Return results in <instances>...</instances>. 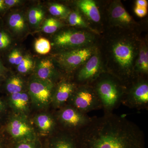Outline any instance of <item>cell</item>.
I'll list each match as a JSON object with an SVG mask.
<instances>
[{"label": "cell", "instance_id": "6da1fadb", "mask_svg": "<svg viewBox=\"0 0 148 148\" xmlns=\"http://www.w3.org/2000/svg\"><path fill=\"white\" fill-rule=\"evenodd\" d=\"M76 135L79 148H145L140 127L113 113L93 117Z\"/></svg>", "mask_w": 148, "mask_h": 148}, {"label": "cell", "instance_id": "7a4b0ae2", "mask_svg": "<svg viewBox=\"0 0 148 148\" xmlns=\"http://www.w3.org/2000/svg\"><path fill=\"white\" fill-rule=\"evenodd\" d=\"M92 87L101 102L104 113H113L121 104L125 90L117 81L111 77H101Z\"/></svg>", "mask_w": 148, "mask_h": 148}, {"label": "cell", "instance_id": "3957f363", "mask_svg": "<svg viewBox=\"0 0 148 148\" xmlns=\"http://www.w3.org/2000/svg\"><path fill=\"white\" fill-rule=\"evenodd\" d=\"M0 128L12 145L22 141L38 139L27 116L14 114L5 119Z\"/></svg>", "mask_w": 148, "mask_h": 148}, {"label": "cell", "instance_id": "277c9868", "mask_svg": "<svg viewBox=\"0 0 148 148\" xmlns=\"http://www.w3.org/2000/svg\"><path fill=\"white\" fill-rule=\"evenodd\" d=\"M114 59L119 64V71L116 75L121 82H129L134 78L132 64L135 56L134 48L132 44L125 41H119L112 47Z\"/></svg>", "mask_w": 148, "mask_h": 148}, {"label": "cell", "instance_id": "5b68a950", "mask_svg": "<svg viewBox=\"0 0 148 148\" xmlns=\"http://www.w3.org/2000/svg\"><path fill=\"white\" fill-rule=\"evenodd\" d=\"M55 117L61 129L75 133L87 125L92 118L68 104L58 109Z\"/></svg>", "mask_w": 148, "mask_h": 148}, {"label": "cell", "instance_id": "8992f818", "mask_svg": "<svg viewBox=\"0 0 148 148\" xmlns=\"http://www.w3.org/2000/svg\"><path fill=\"white\" fill-rule=\"evenodd\" d=\"M67 104L85 114L102 109L101 102L92 87L82 85L76 87Z\"/></svg>", "mask_w": 148, "mask_h": 148}, {"label": "cell", "instance_id": "52a82bcc", "mask_svg": "<svg viewBox=\"0 0 148 148\" xmlns=\"http://www.w3.org/2000/svg\"><path fill=\"white\" fill-rule=\"evenodd\" d=\"M54 88L52 81L41 79L34 77L29 82L28 92L33 106L39 109L48 107L51 104Z\"/></svg>", "mask_w": 148, "mask_h": 148}, {"label": "cell", "instance_id": "ba28073f", "mask_svg": "<svg viewBox=\"0 0 148 148\" xmlns=\"http://www.w3.org/2000/svg\"><path fill=\"white\" fill-rule=\"evenodd\" d=\"M121 104L130 108L147 110L148 84L147 81L139 80L125 90Z\"/></svg>", "mask_w": 148, "mask_h": 148}, {"label": "cell", "instance_id": "9c48e42d", "mask_svg": "<svg viewBox=\"0 0 148 148\" xmlns=\"http://www.w3.org/2000/svg\"><path fill=\"white\" fill-rule=\"evenodd\" d=\"M92 40V36L88 32L68 30L56 36L54 42L59 47H79L87 45Z\"/></svg>", "mask_w": 148, "mask_h": 148}, {"label": "cell", "instance_id": "30bf717a", "mask_svg": "<svg viewBox=\"0 0 148 148\" xmlns=\"http://www.w3.org/2000/svg\"><path fill=\"white\" fill-rule=\"evenodd\" d=\"M92 53V49L89 48L74 49L62 53L58 58V62L66 71H71L88 60Z\"/></svg>", "mask_w": 148, "mask_h": 148}, {"label": "cell", "instance_id": "8fae6325", "mask_svg": "<svg viewBox=\"0 0 148 148\" xmlns=\"http://www.w3.org/2000/svg\"><path fill=\"white\" fill-rule=\"evenodd\" d=\"M49 140L47 148H79L76 133L58 130Z\"/></svg>", "mask_w": 148, "mask_h": 148}, {"label": "cell", "instance_id": "7c38bea8", "mask_svg": "<svg viewBox=\"0 0 148 148\" xmlns=\"http://www.w3.org/2000/svg\"><path fill=\"white\" fill-rule=\"evenodd\" d=\"M101 73V61L97 56H93L88 59L83 67L77 75L79 82L86 85L89 82L95 80Z\"/></svg>", "mask_w": 148, "mask_h": 148}, {"label": "cell", "instance_id": "4fadbf2b", "mask_svg": "<svg viewBox=\"0 0 148 148\" xmlns=\"http://www.w3.org/2000/svg\"><path fill=\"white\" fill-rule=\"evenodd\" d=\"M77 86L73 83L64 80L54 88L51 104L55 109H59L67 105Z\"/></svg>", "mask_w": 148, "mask_h": 148}, {"label": "cell", "instance_id": "5bb4252c", "mask_svg": "<svg viewBox=\"0 0 148 148\" xmlns=\"http://www.w3.org/2000/svg\"><path fill=\"white\" fill-rule=\"evenodd\" d=\"M5 101L14 114L27 116L29 113L31 102L29 93L22 91L11 94Z\"/></svg>", "mask_w": 148, "mask_h": 148}, {"label": "cell", "instance_id": "9a60e30c", "mask_svg": "<svg viewBox=\"0 0 148 148\" xmlns=\"http://www.w3.org/2000/svg\"><path fill=\"white\" fill-rule=\"evenodd\" d=\"M34 122L40 132L43 134L53 133L58 125L56 117L45 113L36 115L34 118Z\"/></svg>", "mask_w": 148, "mask_h": 148}, {"label": "cell", "instance_id": "2e32d148", "mask_svg": "<svg viewBox=\"0 0 148 148\" xmlns=\"http://www.w3.org/2000/svg\"><path fill=\"white\" fill-rule=\"evenodd\" d=\"M77 5L90 20L95 22L100 21L101 15L95 1L92 0H81L77 2Z\"/></svg>", "mask_w": 148, "mask_h": 148}, {"label": "cell", "instance_id": "e0dca14e", "mask_svg": "<svg viewBox=\"0 0 148 148\" xmlns=\"http://www.w3.org/2000/svg\"><path fill=\"white\" fill-rule=\"evenodd\" d=\"M54 74V66L52 62L49 59H44L37 67L36 77L40 79L51 81Z\"/></svg>", "mask_w": 148, "mask_h": 148}, {"label": "cell", "instance_id": "ac0fdd59", "mask_svg": "<svg viewBox=\"0 0 148 148\" xmlns=\"http://www.w3.org/2000/svg\"><path fill=\"white\" fill-rule=\"evenodd\" d=\"M111 17L119 24H127L132 21V17L120 4H116L112 6Z\"/></svg>", "mask_w": 148, "mask_h": 148}, {"label": "cell", "instance_id": "d6986e66", "mask_svg": "<svg viewBox=\"0 0 148 148\" xmlns=\"http://www.w3.org/2000/svg\"><path fill=\"white\" fill-rule=\"evenodd\" d=\"M4 88L9 95L22 92L24 88V82L19 77L13 76L6 80Z\"/></svg>", "mask_w": 148, "mask_h": 148}, {"label": "cell", "instance_id": "ffe728a7", "mask_svg": "<svg viewBox=\"0 0 148 148\" xmlns=\"http://www.w3.org/2000/svg\"><path fill=\"white\" fill-rule=\"evenodd\" d=\"M8 24L11 29L16 32H22L25 28L24 18L19 13L13 14L10 16Z\"/></svg>", "mask_w": 148, "mask_h": 148}, {"label": "cell", "instance_id": "44dd1931", "mask_svg": "<svg viewBox=\"0 0 148 148\" xmlns=\"http://www.w3.org/2000/svg\"><path fill=\"white\" fill-rule=\"evenodd\" d=\"M137 71L139 73L147 74L148 72V53L146 48L143 47L140 50L136 65Z\"/></svg>", "mask_w": 148, "mask_h": 148}, {"label": "cell", "instance_id": "7402d4cb", "mask_svg": "<svg viewBox=\"0 0 148 148\" xmlns=\"http://www.w3.org/2000/svg\"><path fill=\"white\" fill-rule=\"evenodd\" d=\"M34 47L37 53L42 55L47 54L51 49L49 41L44 38H40L36 40Z\"/></svg>", "mask_w": 148, "mask_h": 148}, {"label": "cell", "instance_id": "603a6c76", "mask_svg": "<svg viewBox=\"0 0 148 148\" xmlns=\"http://www.w3.org/2000/svg\"><path fill=\"white\" fill-rule=\"evenodd\" d=\"M44 15V12L41 9L38 8H32L29 12V22L34 26H38L42 21Z\"/></svg>", "mask_w": 148, "mask_h": 148}, {"label": "cell", "instance_id": "cb8c5ba5", "mask_svg": "<svg viewBox=\"0 0 148 148\" xmlns=\"http://www.w3.org/2000/svg\"><path fill=\"white\" fill-rule=\"evenodd\" d=\"M61 26L60 21L53 18L46 19L42 27L43 32L46 34H52L54 33Z\"/></svg>", "mask_w": 148, "mask_h": 148}, {"label": "cell", "instance_id": "d4e9b609", "mask_svg": "<svg viewBox=\"0 0 148 148\" xmlns=\"http://www.w3.org/2000/svg\"><path fill=\"white\" fill-rule=\"evenodd\" d=\"M51 14L54 16L66 17L70 13L69 9L63 5L55 3L51 5L49 8Z\"/></svg>", "mask_w": 148, "mask_h": 148}, {"label": "cell", "instance_id": "484cf974", "mask_svg": "<svg viewBox=\"0 0 148 148\" xmlns=\"http://www.w3.org/2000/svg\"><path fill=\"white\" fill-rule=\"evenodd\" d=\"M69 21L70 25L75 27H86L87 24L79 12H73L70 14Z\"/></svg>", "mask_w": 148, "mask_h": 148}, {"label": "cell", "instance_id": "4316f807", "mask_svg": "<svg viewBox=\"0 0 148 148\" xmlns=\"http://www.w3.org/2000/svg\"><path fill=\"white\" fill-rule=\"evenodd\" d=\"M33 66V62L32 58L28 56H25L21 63L17 66V70L21 73H26L32 69Z\"/></svg>", "mask_w": 148, "mask_h": 148}, {"label": "cell", "instance_id": "83f0119b", "mask_svg": "<svg viewBox=\"0 0 148 148\" xmlns=\"http://www.w3.org/2000/svg\"><path fill=\"white\" fill-rule=\"evenodd\" d=\"M42 145L37 139L34 140L24 141L14 144L12 148H42Z\"/></svg>", "mask_w": 148, "mask_h": 148}, {"label": "cell", "instance_id": "f1b7e54d", "mask_svg": "<svg viewBox=\"0 0 148 148\" xmlns=\"http://www.w3.org/2000/svg\"><path fill=\"white\" fill-rule=\"evenodd\" d=\"M24 56L20 51L17 49H14L10 53L8 59L10 63L12 65L18 66L23 59Z\"/></svg>", "mask_w": 148, "mask_h": 148}, {"label": "cell", "instance_id": "f546056e", "mask_svg": "<svg viewBox=\"0 0 148 148\" xmlns=\"http://www.w3.org/2000/svg\"><path fill=\"white\" fill-rule=\"evenodd\" d=\"M11 43L9 36L3 30H0V50H3L8 47Z\"/></svg>", "mask_w": 148, "mask_h": 148}, {"label": "cell", "instance_id": "4dcf8cb0", "mask_svg": "<svg viewBox=\"0 0 148 148\" xmlns=\"http://www.w3.org/2000/svg\"><path fill=\"white\" fill-rule=\"evenodd\" d=\"M8 108L5 101L0 97V124L2 123L3 124L5 121Z\"/></svg>", "mask_w": 148, "mask_h": 148}, {"label": "cell", "instance_id": "1f68e13d", "mask_svg": "<svg viewBox=\"0 0 148 148\" xmlns=\"http://www.w3.org/2000/svg\"><path fill=\"white\" fill-rule=\"evenodd\" d=\"M12 145L0 128V148H12Z\"/></svg>", "mask_w": 148, "mask_h": 148}, {"label": "cell", "instance_id": "d6a6232c", "mask_svg": "<svg viewBox=\"0 0 148 148\" xmlns=\"http://www.w3.org/2000/svg\"><path fill=\"white\" fill-rule=\"evenodd\" d=\"M135 12L139 17H143L146 16V14H147V8L136 7L135 9Z\"/></svg>", "mask_w": 148, "mask_h": 148}, {"label": "cell", "instance_id": "836d02e7", "mask_svg": "<svg viewBox=\"0 0 148 148\" xmlns=\"http://www.w3.org/2000/svg\"><path fill=\"white\" fill-rule=\"evenodd\" d=\"M5 4L6 7H11L13 6L18 4L20 3V1L18 0H4Z\"/></svg>", "mask_w": 148, "mask_h": 148}, {"label": "cell", "instance_id": "e575fe53", "mask_svg": "<svg viewBox=\"0 0 148 148\" xmlns=\"http://www.w3.org/2000/svg\"><path fill=\"white\" fill-rule=\"evenodd\" d=\"M136 4L137 7L147 8L148 3L146 0H138L136 1Z\"/></svg>", "mask_w": 148, "mask_h": 148}, {"label": "cell", "instance_id": "d590c367", "mask_svg": "<svg viewBox=\"0 0 148 148\" xmlns=\"http://www.w3.org/2000/svg\"><path fill=\"white\" fill-rule=\"evenodd\" d=\"M7 70L3 65L2 62L0 59V74L6 75Z\"/></svg>", "mask_w": 148, "mask_h": 148}, {"label": "cell", "instance_id": "8d00e7d4", "mask_svg": "<svg viewBox=\"0 0 148 148\" xmlns=\"http://www.w3.org/2000/svg\"><path fill=\"white\" fill-rule=\"evenodd\" d=\"M6 8L4 0H0V12H3Z\"/></svg>", "mask_w": 148, "mask_h": 148}, {"label": "cell", "instance_id": "74e56055", "mask_svg": "<svg viewBox=\"0 0 148 148\" xmlns=\"http://www.w3.org/2000/svg\"><path fill=\"white\" fill-rule=\"evenodd\" d=\"M5 76L4 75L0 74V84L2 83L3 81L5 80Z\"/></svg>", "mask_w": 148, "mask_h": 148}, {"label": "cell", "instance_id": "f35d334b", "mask_svg": "<svg viewBox=\"0 0 148 148\" xmlns=\"http://www.w3.org/2000/svg\"><path fill=\"white\" fill-rule=\"evenodd\" d=\"M42 148H47L46 145L45 146H44L42 145Z\"/></svg>", "mask_w": 148, "mask_h": 148}]
</instances>
